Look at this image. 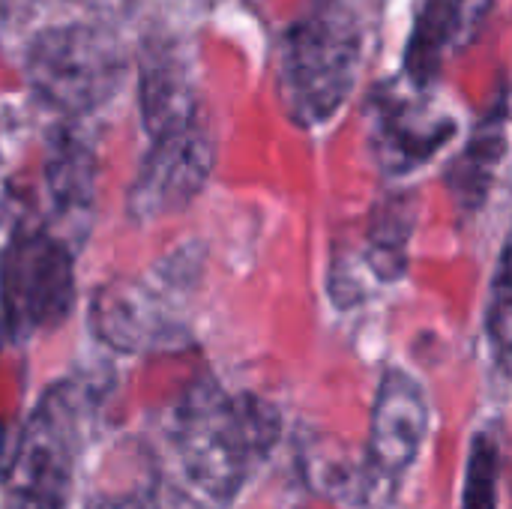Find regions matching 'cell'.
Masks as SVG:
<instances>
[{"mask_svg":"<svg viewBox=\"0 0 512 509\" xmlns=\"http://www.w3.org/2000/svg\"><path fill=\"white\" fill-rule=\"evenodd\" d=\"M279 435L282 417L270 402L231 396L213 378H198L168 420L180 498L192 509H225L273 453Z\"/></svg>","mask_w":512,"mask_h":509,"instance_id":"6da1fadb","label":"cell"},{"mask_svg":"<svg viewBox=\"0 0 512 509\" xmlns=\"http://www.w3.org/2000/svg\"><path fill=\"white\" fill-rule=\"evenodd\" d=\"M363 24L348 0H312L279 48V96L297 126L330 123L357 87Z\"/></svg>","mask_w":512,"mask_h":509,"instance_id":"7a4b0ae2","label":"cell"},{"mask_svg":"<svg viewBox=\"0 0 512 509\" xmlns=\"http://www.w3.org/2000/svg\"><path fill=\"white\" fill-rule=\"evenodd\" d=\"M24 69L45 105L63 114H90L126 84L129 51L102 24L66 21L33 36Z\"/></svg>","mask_w":512,"mask_h":509,"instance_id":"3957f363","label":"cell"},{"mask_svg":"<svg viewBox=\"0 0 512 509\" xmlns=\"http://www.w3.org/2000/svg\"><path fill=\"white\" fill-rule=\"evenodd\" d=\"M195 249L174 252L147 276L114 279L99 288L90 306V324L102 342L117 351H174L189 339V324L177 291L195 285Z\"/></svg>","mask_w":512,"mask_h":509,"instance_id":"277c9868","label":"cell"},{"mask_svg":"<svg viewBox=\"0 0 512 509\" xmlns=\"http://www.w3.org/2000/svg\"><path fill=\"white\" fill-rule=\"evenodd\" d=\"M75 306L69 246L45 228H21L0 264V321L15 342L54 330Z\"/></svg>","mask_w":512,"mask_h":509,"instance_id":"5b68a950","label":"cell"},{"mask_svg":"<svg viewBox=\"0 0 512 509\" xmlns=\"http://www.w3.org/2000/svg\"><path fill=\"white\" fill-rule=\"evenodd\" d=\"M78 453L81 399L69 384H60L42 396L15 444L9 462V495H18L39 509H63L72 492Z\"/></svg>","mask_w":512,"mask_h":509,"instance_id":"8992f818","label":"cell"},{"mask_svg":"<svg viewBox=\"0 0 512 509\" xmlns=\"http://www.w3.org/2000/svg\"><path fill=\"white\" fill-rule=\"evenodd\" d=\"M216 165V141L204 120L156 138L129 186L126 213L135 222H156L189 207L207 186Z\"/></svg>","mask_w":512,"mask_h":509,"instance_id":"52a82bcc","label":"cell"},{"mask_svg":"<svg viewBox=\"0 0 512 509\" xmlns=\"http://www.w3.org/2000/svg\"><path fill=\"white\" fill-rule=\"evenodd\" d=\"M138 105L150 141L201 120V93L177 39L150 33L141 42Z\"/></svg>","mask_w":512,"mask_h":509,"instance_id":"ba28073f","label":"cell"},{"mask_svg":"<svg viewBox=\"0 0 512 509\" xmlns=\"http://www.w3.org/2000/svg\"><path fill=\"white\" fill-rule=\"evenodd\" d=\"M429 435V399L414 375L390 369L378 387L372 429H369V462L381 477H402L420 456Z\"/></svg>","mask_w":512,"mask_h":509,"instance_id":"9c48e42d","label":"cell"},{"mask_svg":"<svg viewBox=\"0 0 512 509\" xmlns=\"http://www.w3.org/2000/svg\"><path fill=\"white\" fill-rule=\"evenodd\" d=\"M420 93L423 90L417 87L414 96H405L402 90H384L375 99L372 147L390 174H405L429 162L456 135V123L444 114H435Z\"/></svg>","mask_w":512,"mask_h":509,"instance_id":"30bf717a","label":"cell"},{"mask_svg":"<svg viewBox=\"0 0 512 509\" xmlns=\"http://www.w3.org/2000/svg\"><path fill=\"white\" fill-rule=\"evenodd\" d=\"M504 153H507V90L501 87L495 111H489L480 120V126L471 132L468 147L450 165V174H447L453 198L462 210L471 213L486 201L495 171L504 162Z\"/></svg>","mask_w":512,"mask_h":509,"instance_id":"8fae6325","label":"cell"},{"mask_svg":"<svg viewBox=\"0 0 512 509\" xmlns=\"http://www.w3.org/2000/svg\"><path fill=\"white\" fill-rule=\"evenodd\" d=\"M45 183L60 216H90L96 195V153L72 126H60L48 141Z\"/></svg>","mask_w":512,"mask_h":509,"instance_id":"7c38bea8","label":"cell"},{"mask_svg":"<svg viewBox=\"0 0 512 509\" xmlns=\"http://www.w3.org/2000/svg\"><path fill=\"white\" fill-rule=\"evenodd\" d=\"M414 216V201L405 195H396L375 210L369 228V267L378 273V279L393 282L405 273Z\"/></svg>","mask_w":512,"mask_h":509,"instance_id":"4fadbf2b","label":"cell"},{"mask_svg":"<svg viewBox=\"0 0 512 509\" xmlns=\"http://www.w3.org/2000/svg\"><path fill=\"white\" fill-rule=\"evenodd\" d=\"M498 483H501V447L492 432H480L471 441L462 509H498Z\"/></svg>","mask_w":512,"mask_h":509,"instance_id":"5bb4252c","label":"cell"},{"mask_svg":"<svg viewBox=\"0 0 512 509\" xmlns=\"http://www.w3.org/2000/svg\"><path fill=\"white\" fill-rule=\"evenodd\" d=\"M486 330H489L498 366L507 369V357H510V246L501 249V261H498V270L492 279Z\"/></svg>","mask_w":512,"mask_h":509,"instance_id":"9a60e30c","label":"cell"},{"mask_svg":"<svg viewBox=\"0 0 512 509\" xmlns=\"http://www.w3.org/2000/svg\"><path fill=\"white\" fill-rule=\"evenodd\" d=\"M87 509H159L156 477L147 480V483H135L129 489L99 492L96 498H90Z\"/></svg>","mask_w":512,"mask_h":509,"instance_id":"2e32d148","label":"cell"},{"mask_svg":"<svg viewBox=\"0 0 512 509\" xmlns=\"http://www.w3.org/2000/svg\"><path fill=\"white\" fill-rule=\"evenodd\" d=\"M495 0H453L456 12V30H459V48H468L474 39H480Z\"/></svg>","mask_w":512,"mask_h":509,"instance_id":"e0dca14e","label":"cell"},{"mask_svg":"<svg viewBox=\"0 0 512 509\" xmlns=\"http://www.w3.org/2000/svg\"><path fill=\"white\" fill-rule=\"evenodd\" d=\"M75 3H84V6H90V9H117V6H126L129 0H75Z\"/></svg>","mask_w":512,"mask_h":509,"instance_id":"ac0fdd59","label":"cell"},{"mask_svg":"<svg viewBox=\"0 0 512 509\" xmlns=\"http://www.w3.org/2000/svg\"><path fill=\"white\" fill-rule=\"evenodd\" d=\"M6 509H39L36 504H30V501H24V498H18V495H9V504Z\"/></svg>","mask_w":512,"mask_h":509,"instance_id":"d6986e66","label":"cell"}]
</instances>
